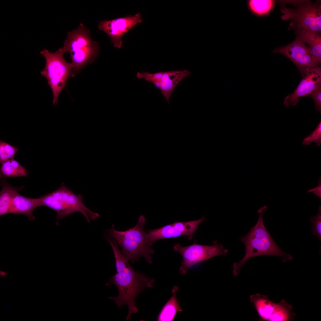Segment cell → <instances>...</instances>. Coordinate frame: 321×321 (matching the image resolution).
<instances>
[{
    "label": "cell",
    "mask_w": 321,
    "mask_h": 321,
    "mask_svg": "<svg viewBox=\"0 0 321 321\" xmlns=\"http://www.w3.org/2000/svg\"><path fill=\"white\" fill-rule=\"evenodd\" d=\"M106 238L114 253L116 273L106 285L114 284L117 286L118 291L117 296L110 297L109 298L114 301L119 308L123 305L128 306V312L126 319L128 321L130 319L132 314L136 313L138 311L135 299L145 288H152L155 280L134 270L118 248L116 241L108 236Z\"/></svg>",
    "instance_id": "1"
},
{
    "label": "cell",
    "mask_w": 321,
    "mask_h": 321,
    "mask_svg": "<svg viewBox=\"0 0 321 321\" xmlns=\"http://www.w3.org/2000/svg\"><path fill=\"white\" fill-rule=\"evenodd\" d=\"M267 208L265 206L258 210L259 216L257 224L248 234L240 238L245 246V253L240 260L233 264L232 272L234 276L239 274L242 268L252 257L266 255L278 256L282 258L284 262L293 259L292 256L280 249L264 226L263 215Z\"/></svg>",
    "instance_id": "2"
},
{
    "label": "cell",
    "mask_w": 321,
    "mask_h": 321,
    "mask_svg": "<svg viewBox=\"0 0 321 321\" xmlns=\"http://www.w3.org/2000/svg\"><path fill=\"white\" fill-rule=\"evenodd\" d=\"M146 222L145 217L141 215L136 225L132 228L125 231H117L112 225L111 229L106 230L121 247L125 257L132 262L143 257L148 263H152L150 255L154 253V251L150 247L147 233L144 229Z\"/></svg>",
    "instance_id": "3"
},
{
    "label": "cell",
    "mask_w": 321,
    "mask_h": 321,
    "mask_svg": "<svg viewBox=\"0 0 321 321\" xmlns=\"http://www.w3.org/2000/svg\"><path fill=\"white\" fill-rule=\"evenodd\" d=\"M62 48L70 54L75 75L95 61L100 50L98 43L92 39L89 31L82 23L68 33Z\"/></svg>",
    "instance_id": "4"
},
{
    "label": "cell",
    "mask_w": 321,
    "mask_h": 321,
    "mask_svg": "<svg viewBox=\"0 0 321 321\" xmlns=\"http://www.w3.org/2000/svg\"><path fill=\"white\" fill-rule=\"evenodd\" d=\"M40 198V206H47L57 212L56 224L60 220L76 212L81 213L89 223L100 216L85 205L82 195L75 194L64 183L55 191Z\"/></svg>",
    "instance_id": "5"
},
{
    "label": "cell",
    "mask_w": 321,
    "mask_h": 321,
    "mask_svg": "<svg viewBox=\"0 0 321 321\" xmlns=\"http://www.w3.org/2000/svg\"><path fill=\"white\" fill-rule=\"evenodd\" d=\"M65 51L62 48L54 52H51L45 49L40 53L45 60V67L41 72L42 75L47 79L53 94V104L56 106L59 96L65 86L67 81L70 77L75 75L73 66L65 59Z\"/></svg>",
    "instance_id": "6"
},
{
    "label": "cell",
    "mask_w": 321,
    "mask_h": 321,
    "mask_svg": "<svg viewBox=\"0 0 321 321\" xmlns=\"http://www.w3.org/2000/svg\"><path fill=\"white\" fill-rule=\"evenodd\" d=\"M298 3L295 9L283 7L281 10V19L291 20L289 26L295 30L304 29L320 32V4L309 1H298Z\"/></svg>",
    "instance_id": "7"
},
{
    "label": "cell",
    "mask_w": 321,
    "mask_h": 321,
    "mask_svg": "<svg viewBox=\"0 0 321 321\" xmlns=\"http://www.w3.org/2000/svg\"><path fill=\"white\" fill-rule=\"evenodd\" d=\"M174 251L179 252L182 258L179 271L184 275L188 269L195 265L213 257L226 255L228 250L217 241H213V245L208 246L194 243L182 246L179 243L174 246Z\"/></svg>",
    "instance_id": "8"
},
{
    "label": "cell",
    "mask_w": 321,
    "mask_h": 321,
    "mask_svg": "<svg viewBox=\"0 0 321 321\" xmlns=\"http://www.w3.org/2000/svg\"><path fill=\"white\" fill-rule=\"evenodd\" d=\"M250 299L261 320L288 321L294 316L292 306L284 300L277 304L272 301L267 296L259 294L251 295Z\"/></svg>",
    "instance_id": "9"
},
{
    "label": "cell",
    "mask_w": 321,
    "mask_h": 321,
    "mask_svg": "<svg viewBox=\"0 0 321 321\" xmlns=\"http://www.w3.org/2000/svg\"><path fill=\"white\" fill-rule=\"evenodd\" d=\"M286 56L295 65L303 77L311 69L320 66L306 44L296 38L290 44L278 48L273 51Z\"/></svg>",
    "instance_id": "10"
},
{
    "label": "cell",
    "mask_w": 321,
    "mask_h": 321,
    "mask_svg": "<svg viewBox=\"0 0 321 321\" xmlns=\"http://www.w3.org/2000/svg\"><path fill=\"white\" fill-rule=\"evenodd\" d=\"M203 216L195 220L186 222L176 221L160 228L148 231L150 243L152 246L156 241L161 239L171 238L181 236H186L191 240L200 224L204 221Z\"/></svg>",
    "instance_id": "11"
},
{
    "label": "cell",
    "mask_w": 321,
    "mask_h": 321,
    "mask_svg": "<svg viewBox=\"0 0 321 321\" xmlns=\"http://www.w3.org/2000/svg\"><path fill=\"white\" fill-rule=\"evenodd\" d=\"M142 21L141 15L138 13L133 15H127L110 20H102L99 23L98 27L100 30L110 37L114 46L119 48L122 45V38L124 34Z\"/></svg>",
    "instance_id": "12"
},
{
    "label": "cell",
    "mask_w": 321,
    "mask_h": 321,
    "mask_svg": "<svg viewBox=\"0 0 321 321\" xmlns=\"http://www.w3.org/2000/svg\"><path fill=\"white\" fill-rule=\"evenodd\" d=\"M321 86V67L319 66L311 69L303 76L295 90L285 98L284 104L287 107L295 106L299 98L309 96Z\"/></svg>",
    "instance_id": "13"
},
{
    "label": "cell",
    "mask_w": 321,
    "mask_h": 321,
    "mask_svg": "<svg viewBox=\"0 0 321 321\" xmlns=\"http://www.w3.org/2000/svg\"><path fill=\"white\" fill-rule=\"evenodd\" d=\"M40 206V198H31L24 196L18 192L12 199L8 213L26 215L29 219L33 221L35 218L33 214L34 210Z\"/></svg>",
    "instance_id": "14"
},
{
    "label": "cell",
    "mask_w": 321,
    "mask_h": 321,
    "mask_svg": "<svg viewBox=\"0 0 321 321\" xmlns=\"http://www.w3.org/2000/svg\"><path fill=\"white\" fill-rule=\"evenodd\" d=\"M191 73L187 70L163 72L159 89L168 103L174 89L181 81Z\"/></svg>",
    "instance_id": "15"
},
{
    "label": "cell",
    "mask_w": 321,
    "mask_h": 321,
    "mask_svg": "<svg viewBox=\"0 0 321 321\" xmlns=\"http://www.w3.org/2000/svg\"><path fill=\"white\" fill-rule=\"evenodd\" d=\"M297 38L307 44L316 61L320 65L321 63V32L307 29L295 30Z\"/></svg>",
    "instance_id": "16"
},
{
    "label": "cell",
    "mask_w": 321,
    "mask_h": 321,
    "mask_svg": "<svg viewBox=\"0 0 321 321\" xmlns=\"http://www.w3.org/2000/svg\"><path fill=\"white\" fill-rule=\"evenodd\" d=\"M178 289V287L177 286H175L172 288V296L160 311L158 317V321H173L177 313L182 311L177 297L176 293Z\"/></svg>",
    "instance_id": "17"
},
{
    "label": "cell",
    "mask_w": 321,
    "mask_h": 321,
    "mask_svg": "<svg viewBox=\"0 0 321 321\" xmlns=\"http://www.w3.org/2000/svg\"><path fill=\"white\" fill-rule=\"evenodd\" d=\"M2 188L0 192V215L8 213L11 201L18 193L24 188L23 186L14 187L4 180L1 181Z\"/></svg>",
    "instance_id": "18"
},
{
    "label": "cell",
    "mask_w": 321,
    "mask_h": 321,
    "mask_svg": "<svg viewBox=\"0 0 321 321\" xmlns=\"http://www.w3.org/2000/svg\"><path fill=\"white\" fill-rule=\"evenodd\" d=\"M1 174L5 177H26L28 171L14 158L1 163L0 168Z\"/></svg>",
    "instance_id": "19"
},
{
    "label": "cell",
    "mask_w": 321,
    "mask_h": 321,
    "mask_svg": "<svg viewBox=\"0 0 321 321\" xmlns=\"http://www.w3.org/2000/svg\"><path fill=\"white\" fill-rule=\"evenodd\" d=\"M275 2L273 0H250L248 6L253 13L258 15H264L269 13L273 8Z\"/></svg>",
    "instance_id": "20"
},
{
    "label": "cell",
    "mask_w": 321,
    "mask_h": 321,
    "mask_svg": "<svg viewBox=\"0 0 321 321\" xmlns=\"http://www.w3.org/2000/svg\"><path fill=\"white\" fill-rule=\"evenodd\" d=\"M18 148L4 141L0 140V162L1 163L14 158Z\"/></svg>",
    "instance_id": "21"
},
{
    "label": "cell",
    "mask_w": 321,
    "mask_h": 321,
    "mask_svg": "<svg viewBox=\"0 0 321 321\" xmlns=\"http://www.w3.org/2000/svg\"><path fill=\"white\" fill-rule=\"evenodd\" d=\"M163 72L151 73L145 72H138L136 76L139 78L145 79L146 81L152 83L157 87L160 88V81Z\"/></svg>",
    "instance_id": "22"
},
{
    "label": "cell",
    "mask_w": 321,
    "mask_h": 321,
    "mask_svg": "<svg viewBox=\"0 0 321 321\" xmlns=\"http://www.w3.org/2000/svg\"><path fill=\"white\" fill-rule=\"evenodd\" d=\"M310 221L312 225L311 232L313 235L316 236L320 241L321 240V206L319 207L317 214L315 216L311 217Z\"/></svg>",
    "instance_id": "23"
},
{
    "label": "cell",
    "mask_w": 321,
    "mask_h": 321,
    "mask_svg": "<svg viewBox=\"0 0 321 321\" xmlns=\"http://www.w3.org/2000/svg\"><path fill=\"white\" fill-rule=\"evenodd\" d=\"M312 142L315 143L318 146L321 144V121H320L315 130L311 134L304 139L303 144L309 145Z\"/></svg>",
    "instance_id": "24"
},
{
    "label": "cell",
    "mask_w": 321,
    "mask_h": 321,
    "mask_svg": "<svg viewBox=\"0 0 321 321\" xmlns=\"http://www.w3.org/2000/svg\"><path fill=\"white\" fill-rule=\"evenodd\" d=\"M309 96L313 100L315 106V110L321 113V86L318 87Z\"/></svg>",
    "instance_id": "25"
},
{
    "label": "cell",
    "mask_w": 321,
    "mask_h": 321,
    "mask_svg": "<svg viewBox=\"0 0 321 321\" xmlns=\"http://www.w3.org/2000/svg\"><path fill=\"white\" fill-rule=\"evenodd\" d=\"M307 192L309 193L312 192L315 195L321 198V177H319L318 181V186L313 188L307 191Z\"/></svg>",
    "instance_id": "26"
},
{
    "label": "cell",
    "mask_w": 321,
    "mask_h": 321,
    "mask_svg": "<svg viewBox=\"0 0 321 321\" xmlns=\"http://www.w3.org/2000/svg\"><path fill=\"white\" fill-rule=\"evenodd\" d=\"M6 275L7 273L5 272L2 271H0V275L1 276L4 277L6 276Z\"/></svg>",
    "instance_id": "27"
}]
</instances>
